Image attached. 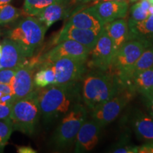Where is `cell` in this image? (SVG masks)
Instances as JSON below:
<instances>
[{"mask_svg":"<svg viewBox=\"0 0 153 153\" xmlns=\"http://www.w3.org/2000/svg\"><path fill=\"white\" fill-rule=\"evenodd\" d=\"M36 94L41 115L45 123H51L65 115L81 101L79 82L71 85H50L37 88Z\"/></svg>","mask_w":153,"mask_h":153,"instance_id":"1","label":"cell"},{"mask_svg":"<svg viewBox=\"0 0 153 153\" xmlns=\"http://www.w3.org/2000/svg\"><path fill=\"white\" fill-rule=\"evenodd\" d=\"M126 85L117 76L109 72H93L84 78L82 98L90 110L109 100L125 89Z\"/></svg>","mask_w":153,"mask_h":153,"instance_id":"2","label":"cell"},{"mask_svg":"<svg viewBox=\"0 0 153 153\" xmlns=\"http://www.w3.org/2000/svg\"><path fill=\"white\" fill-rule=\"evenodd\" d=\"M48 28L36 16H28L19 22L7 33V38L18 44L27 57L43 43Z\"/></svg>","mask_w":153,"mask_h":153,"instance_id":"3","label":"cell"},{"mask_svg":"<svg viewBox=\"0 0 153 153\" xmlns=\"http://www.w3.org/2000/svg\"><path fill=\"white\" fill-rule=\"evenodd\" d=\"M41 115L36 89L30 95L17 99L11 106L10 118L14 130L31 135Z\"/></svg>","mask_w":153,"mask_h":153,"instance_id":"4","label":"cell"},{"mask_svg":"<svg viewBox=\"0 0 153 153\" xmlns=\"http://www.w3.org/2000/svg\"><path fill=\"white\" fill-rule=\"evenodd\" d=\"M87 111L81 103L76 104L62 116L53 135V142L57 148L70 147L74 143L80 128L87 120Z\"/></svg>","mask_w":153,"mask_h":153,"instance_id":"5","label":"cell"},{"mask_svg":"<svg viewBox=\"0 0 153 153\" xmlns=\"http://www.w3.org/2000/svg\"><path fill=\"white\" fill-rule=\"evenodd\" d=\"M135 91L126 87L117 95L106 102L96 106L91 111V119L104 127L118 118L133 97Z\"/></svg>","mask_w":153,"mask_h":153,"instance_id":"6","label":"cell"},{"mask_svg":"<svg viewBox=\"0 0 153 153\" xmlns=\"http://www.w3.org/2000/svg\"><path fill=\"white\" fill-rule=\"evenodd\" d=\"M145 48L146 46L141 42L129 40L116 51L108 71L122 81Z\"/></svg>","mask_w":153,"mask_h":153,"instance_id":"7","label":"cell"},{"mask_svg":"<svg viewBox=\"0 0 153 153\" xmlns=\"http://www.w3.org/2000/svg\"><path fill=\"white\" fill-rule=\"evenodd\" d=\"M45 63L52 67L55 77L54 85H71L79 82L85 76L87 70L85 61L70 57H61Z\"/></svg>","mask_w":153,"mask_h":153,"instance_id":"8","label":"cell"},{"mask_svg":"<svg viewBox=\"0 0 153 153\" xmlns=\"http://www.w3.org/2000/svg\"><path fill=\"white\" fill-rule=\"evenodd\" d=\"M115 53L114 43L103 28L97 43L89 53L90 60L88 65L99 71L107 72L111 65Z\"/></svg>","mask_w":153,"mask_h":153,"instance_id":"9","label":"cell"},{"mask_svg":"<svg viewBox=\"0 0 153 153\" xmlns=\"http://www.w3.org/2000/svg\"><path fill=\"white\" fill-rule=\"evenodd\" d=\"M91 50L78 42L68 40L57 44L56 46L43 55L40 60L41 63L50 62L61 57H70L87 62Z\"/></svg>","mask_w":153,"mask_h":153,"instance_id":"10","label":"cell"},{"mask_svg":"<svg viewBox=\"0 0 153 153\" xmlns=\"http://www.w3.org/2000/svg\"><path fill=\"white\" fill-rule=\"evenodd\" d=\"M34 63L25 62L16 68L11 87L16 100L30 95L36 89L34 83Z\"/></svg>","mask_w":153,"mask_h":153,"instance_id":"11","label":"cell"},{"mask_svg":"<svg viewBox=\"0 0 153 153\" xmlns=\"http://www.w3.org/2000/svg\"><path fill=\"white\" fill-rule=\"evenodd\" d=\"M102 127L95 120H86L76 136L74 152L76 153L90 152L98 144Z\"/></svg>","mask_w":153,"mask_h":153,"instance_id":"12","label":"cell"},{"mask_svg":"<svg viewBox=\"0 0 153 153\" xmlns=\"http://www.w3.org/2000/svg\"><path fill=\"white\" fill-rule=\"evenodd\" d=\"M99 33H100L91 30L75 27L67 23L62 30L54 38L53 43L57 45L62 41L72 40L78 42L91 50L97 43Z\"/></svg>","mask_w":153,"mask_h":153,"instance_id":"13","label":"cell"},{"mask_svg":"<svg viewBox=\"0 0 153 153\" xmlns=\"http://www.w3.org/2000/svg\"><path fill=\"white\" fill-rule=\"evenodd\" d=\"M128 1H103L93 4L89 8L104 25L124 18L128 11Z\"/></svg>","mask_w":153,"mask_h":153,"instance_id":"14","label":"cell"},{"mask_svg":"<svg viewBox=\"0 0 153 153\" xmlns=\"http://www.w3.org/2000/svg\"><path fill=\"white\" fill-rule=\"evenodd\" d=\"M2 55L0 59V70L14 68L26 62V56L21 47L12 40L5 38L1 42Z\"/></svg>","mask_w":153,"mask_h":153,"instance_id":"15","label":"cell"},{"mask_svg":"<svg viewBox=\"0 0 153 153\" xmlns=\"http://www.w3.org/2000/svg\"><path fill=\"white\" fill-rule=\"evenodd\" d=\"M129 40L143 43L146 48L153 46V14L140 22H128Z\"/></svg>","mask_w":153,"mask_h":153,"instance_id":"16","label":"cell"},{"mask_svg":"<svg viewBox=\"0 0 153 153\" xmlns=\"http://www.w3.org/2000/svg\"><path fill=\"white\" fill-rule=\"evenodd\" d=\"M131 125L137 138L143 141H153V118L140 110L132 115Z\"/></svg>","mask_w":153,"mask_h":153,"instance_id":"17","label":"cell"},{"mask_svg":"<svg viewBox=\"0 0 153 153\" xmlns=\"http://www.w3.org/2000/svg\"><path fill=\"white\" fill-rule=\"evenodd\" d=\"M68 24L75 27L91 30L97 33H100L104 26L89 7L74 14L69 19Z\"/></svg>","mask_w":153,"mask_h":153,"instance_id":"18","label":"cell"},{"mask_svg":"<svg viewBox=\"0 0 153 153\" xmlns=\"http://www.w3.org/2000/svg\"><path fill=\"white\" fill-rule=\"evenodd\" d=\"M104 29L114 45L116 51L129 41V28L125 19H119L104 24Z\"/></svg>","mask_w":153,"mask_h":153,"instance_id":"19","label":"cell"},{"mask_svg":"<svg viewBox=\"0 0 153 153\" xmlns=\"http://www.w3.org/2000/svg\"><path fill=\"white\" fill-rule=\"evenodd\" d=\"M126 86L140 94L152 92L153 91V68L134 75L126 82Z\"/></svg>","mask_w":153,"mask_h":153,"instance_id":"20","label":"cell"},{"mask_svg":"<svg viewBox=\"0 0 153 153\" xmlns=\"http://www.w3.org/2000/svg\"><path fill=\"white\" fill-rule=\"evenodd\" d=\"M63 2L55 3L48 6L36 17L48 28L54 23L58 22L65 16L66 7Z\"/></svg>","mask_w":153,"mask_h":153,"instance_id":"21","label":"cell"},{"mask_svg":"<svg viewBox=\"0 0 153 153\" xmlns=\"http://www.w3.org/2000/svg\"><path fill=\"white\" fill-rule=\"evenodd\" d=\"M151 68H153V46L145 49L133 66L124 76L122 82L126 85V82L134 75Z\"/></svg>","mask_w":153,"mask_h":153,"instance_id":"22","label":"cell"},{"mask_svg":"<svg viewBox=\"0 0 153 153\" xmlns=\"http://www.w3.org/2000/svg\"><path fill=\"white\" fill-rule=\"evenodd\" d=\"M38 71L34 75V83L37 88L45 87L55 84V73L52 67L48 63L41 64Z\"/></svg>","mask_w":153,"mask_h":153,"instance_id":"23","label":"cell"},{"mask_svg":"<svg viewBox=\"0 0 153 153\" xmlns=\"http://www.w3.org/2000/svg\"><path fill=\"white\" fill-rule=\"evenodd\" d=\"M152 4L149 0H140L132 6L128 22H140L151 15L150 9Z\"/></svg>","mask_w":153,"mask_h":153,"instance_id":"24","label":"cell"},{"mask_svg":"<svg viewBox=\"0 0 153 153\" xmlns=\"http://www.w3.org/2000/svg\"><path fill=\"white\" fill-rule=\"evenodd\" d=\"M63 1L64 0H25L24 11L28 16H36L48 6Z\"/></svg>","mask_w":153,"mask_h":153,"instance_id":"25","label":"cell"},{"mask_svg":"<svg viewBox=\"0 0 153 153\" xmlns=\"http://www.w3.org/2000/svg\"><path fill=\"white\" fill-rule=\"evenodd\" d=\"M21 11L12 5H0V24H8L16 20L20 16Z\"/></svg>","mask_w":153,"mask_h":153,"instance_id":"26","label":"cell"},{"mask_svg":"<svg viewBox=\"0 0 153 153\" xmlns=\"http://www.w3.org/2000/svg\"><path fill=\"white\" fill-rule=\"evenodd\" d=\"M14 131L11 118L0 120V152H2L4 148L10 138Z\"/></svg>","mask_w":153,"mask_h":153,"instance_id":"27","label":"cell"},{"mask_svg":"<svg viewBox=\"0 0 153 153\" xmlns=\"http://www.w3.org/2000/svg\"><path fill=\"white\" fill-rule=\"evenodd\" d=\"M16 68H5L0 70V83L11 85Z\"/></svg>","mask_w":153,"mask_h":153,"instance_id":"28","label":"cell"},{"mask_svg":"<svg viewBox=\"0 0 153 153\" xmlns=\"http://www.w3.org/2000/svg\"><path fill=\"white\" fill-rule=\"evenodd\" d=\"M114 153H137L138 146L133 145L123 144L118 145L117 148H114L112 151Z\"/></svg>","mask_w":153,"mask_h":153,"instance_id":"29","label":"cell"},{"mask_svg":"<svg viewBox=\"0 0 153 153\" xmlns=\"http://www.w3.org/2000/svg\"><path fill=\"white\" fill-rule=\"evenodd\" d=\"M143 97V100L144 101L145 107L150 114L153 118V91L150 93H146L141 94Z\"/></svg>","mask_w":153,"mask_h":153,"instance_id":"30","label":"cell"},{"mask_svg":"<svg viewBox=\"0 0 153 153\" xmlns=\"http://www.w3.org/2000/svg\"><path fill=\"white\" fill-rule=\"evenodd\" d=\"M12 104L0 103V120L10 118Z\"/></svg>","mask_w":153,"mask_h":153,"instance_id":"31","label":"cell"},{"mask_svg":"<svg viewBox=\"0 0 153 153\" xmlns=\"http://www.w3.org/2000/svg\"><path fill=\"white\" fill-rule=\"evenodd\" d=\"M137 153H153V141H148L140 146H138Z\"/></svg>","mask_w":153,"mask_h":153,"instance_id":"32","label":"cell"},{"mask_svg":"<svg viewBox=\"0 0 153 153\" xmlns=\"http://www.w3.org/2000/svg\"><path fill=\"white\" fill-rule=\"evenodd\" d=\"M17 152L19 153H36L34 149L30 148V146H19L17 147Z\"/></svg>","mask_w":153,"mask_h":153,"instance_id":"33","label":"cell"},{"mask_svg":"<svg viewBox=\"0 0 153 153\" xmlns=\"http://www.w3.org/2000/svg\"><path fill=\"white\" fill-rule=\"evenodd\" d=\"M128 1L129 2L128 0H90V1H92V5L95 4L103 2V1Z\"/></svg>","mask_w":153,"mask_h":153,"instance_id":"34","label":"cell"},{"mask_svg":"<svg viewBox=\"0 0 153 153\" xmlns=\"http://www.w3.org/2000/svg\"><path fill=\"white\" fill-rule=\"evenodd\" d=\"M11 0H0V5H4L9 4Z\"/></svg>","mask_w":153,"mask_h":153,"instance_id":"35","label":"cell"},{"mask_svg":"<svg viewBox=\"0 0 153 153\" xmlns=\"http://www.w3.org/2000/svg\"><path fill=\"white\" fill-rule=\"evenodd\" d=\"M76 1H81V2H89L90 1V0H74Z\"/></svg>","mask_w":153,"mask_h":153,"instance_id":"36","label":"cell"},{"mask_svg":"<svg viewBox=\"0 0 153 153\" xmlns=\"http://www.w3.org/2000/svg\"><path fill=\"white\" fill-rule=\"evenodd\" d=\"M1 55H2V45H1V44L0 45V59H1Z\"/></svg>","mask_w":153,"mask_h":153,"instance_id":"37","label":"cell"},{"mask_svg":"<svg viewBox=\"0 0 153 153\" xmlns=\"http://www.w3.org/2000/svg\"><path fill=\"white\" fill-rule=\"evenodd\" d=\"M131 2H135V1H137V0H128Z\"/></svg>","mask_w":153,"mask_h":153,"instance_id":"38","label":"cell"},{"mask_svg":"<svg viewBox=\"0 0 153 153\" xmlns=\"http://www.w3.org/2000/svg\"></svg>","mask_w":153,"mask_h":153,"instance_id":"39","label":"cell"}]
</instances>
